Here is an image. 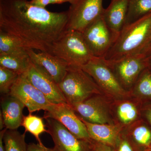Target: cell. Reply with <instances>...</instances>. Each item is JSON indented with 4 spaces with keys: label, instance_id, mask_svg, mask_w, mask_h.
Wrapping results in <instances>:
<instances>
[{
    "label": "cell",
    "instance_id": "obj_31",
    "mask_svg": "<svg viewBox=\"0 0 151 151\" xmlns=\"http://www.w3.org/2000/svg\"><path fill=\"white\" fill-rule=\"evenodd\" d=\"M119 151H133L132 147L127 141L123 140L119 145Z\"/></svg>",
    "mask_w": 151,
    "mask_h": 151
},
{
    "label": "cell",
    "instance_id": "obj_37",
    "mask_svg": "<svg viewBox=\"0 0 151 151\" xmlns=\"http://www.w3.org/2000/svg\"><path fill=\"white\" fill-rule=\"evenodd\" d=\"M146 151H151V147L149 149H148Z\"/></svg>",
    "mask_w": 151,
    "mask_h": 151
},
{
    "label": "cell",
    "instance_id": "obj_4",
    "mask_svg": "<svg viewBox=\"0 0 151 151\" xmlns=\"http://www.w3.org/2000/svg\"><path fill=\"white\" fill-rule=\"evenodd\" d=\"M58 86L66 102L70 105L99 94L101 90L92 77L81 68L70 66Z\"/></svg>",
    "mask_w": 151,
    "mask_h": 151
},
{
    "label": "cell",
    "instance_id": "obj_22",
    "mask_svg": "<svg viewBox=\"0 0 151 151\" xmlns=\"http://www.w3.org/2000/svg\"><path fill=\"white\" fill-rule=\"evenodd\" d=\"M25 133L22 134L17 130L7 129L4 137L6 151H28Z\"/></svg>",
    "mask_w": 151,
    "mask_h": 151
},
{
    "label": "cell",
    "instance_id": "obj_19",
    "mask_svg": "<svg viewBox=\"0 0 151 151\" xmlns=\"http://www.w3.org/2000/svg\"><path fill=\"white\" fill-rule=\"evenodd\" d=\"M0 55H27V49L14 37L0 31Z\"/></svg>",
    "mask_w": 151,
    "mask_h": 151
},
{
    "label": "cell",
    "instance_id": "obj_12",
    "mask_svg": "<svg viewBox=\"0 0 151 151\" xmlns=\"http://www.w3.org/2000/svg\"><path fill=\"white\" fill-rule=\"evenodd\" d=\"M23 74L52 104L67 103L58 84L42 68L32 60L27 71Z\"/></svg>",
    "mask_w": 151,
    "mask_h": 151
},
{
    "label": "cell",
    "instance_id": "obj_21",
    "mask_svg": "<svg viewBox=\"0 0 151 151\" xmlns=\"http://www.w3.org/2000/svg\"><path fill=\"white\" fill-rule=\"evenodd\" d=\"M29 113L27 116H24L21 126L25 129V132H29L34 136L39 144L43 145L40 139V135L42 133H48L45 129L46 125L44 123L43 119Z\"/></svg>",
    "mask_w": 151,
    "mask_h": 151
},
{
    "label": "cell",
    "instance_id": "obj_30",
    "mask_svg": "<svg viewBox=\"0 0 151 151\" xmlns=\"http://www.w3.org/2000/svg\"><path fill=\"white\" fill-rule=\"evenodd\" d=\"M94 150L95 151H113L111 146L97 142L94 145Z\"/></svg>",
    "mask_w": 151,
    "mask_h": 151
},
{
    "label": "cell",
    "instance_id": "obj_16",
    "mask_svg": "<svg viewBox=\"0 0 151 151\" xmlns=\"http://www.w3.org/2000/svg\"><path fill=\"white\" fill-rule=\"evenodd\" d=\"M1 105L5 128L8 130L17 129L22 125L24 116L23 111L25 105L10 93L2 95Z\"/></svg>",
    "mask_w": 151,
    "mask_h": 151
},
{
    "label": "cell",
    "instance_id": "obj_36",
    "mask_svg": "<svg viewBox=\"0 0 151 151\" xmlns=\"http://www.w3.org/2000/svg\"><path fill=\"white\" fill-rule=\"evenodd\" d=\"M151 41V34L150 35V37H149L148 41V42H147V45L149 43V42H150ZM144 48H145V47H144Z\"/></svg>",
    "mask_w": 151,
    "mask_h": 151
},
{
    "label": "cell",
    "instance_id": "obj_6",
    "mask_svg": "<svg viewBox=\"0 0 151 151\" xmlns=\"http://www.w3.org/2000/svg\"><path fill=\"white\" fill-rule=\"evenodd\" d=\"M80 68L92 77L101 90L113 97L126 96V90L103 58L94 57Z\"/></svg>",
    "mask_w": 151,
    "mask_h": 151
},
{
    "label": "cell",
    "instance_id": "obj_8",
    "mask_svg": "<svg viewBox=\"0 0 151 151\" xmlns=\"http://www.w3.org/2000/svg\"><path fill=\"white\" fill-rule=\"evenodd\" d=\"M105 60L123 86L130 87L135 84L141 73L147 68L145 58L141 53L115 60Z\"/></svg>",
    "mask_w": 151,
    "mask_h": 151
},
{
    "label": "cell",
    "instance_id": "obj_32",
    "mask_svg": "<svg viewBox=\"0 0 151 151\" xmlns=\"http://www.w3.org/2000/svg\"><path fill=\"white\" fill-rule=\"evenodd\" d=\"M7 129L5 128L0 132V151H6L4 141V137Z\"/></svg>",
    "mask_w": 151,
    "mask_h": 151
},
{
    "label": "cell",
    "instance_id": "obj_5",
    "mask_svg": "<svg viewBox=\"0 0 151 151\" xmlns=\"http://www.w3.org/2000/svg\"><path fill=\"white\" fill-rule=\"evenodd\" d=\"M103 0H75L70 4L68 14L67 30L82 33L103 15Z\"/></svg>",
    "mask_w": 151,
    "mask_h": 151
},
{
    "label": "cell",
    "instance_id": "obj_35",
    "mask_svg": "<svg viewBox=\"0 0 151 151\" xmlns=\"http://www.w3.org/2000/svg\"><path fill=\"white\" fill-rule=\"evenodd\" d=\"M5 127L4 123V118H3L2 114L1 111H0V130H2L4 129L3 128Z\"/></svg>",
    "mask_w": 151,
    "mask_h": 151
},
{
    "label": "cell",
    "instance_id": "obj_2",
    "mask_svg": "<svg viewBox=\"0 0 151 151\" xmlns=\"http://www.w3.org/2000/svg\"><path fill=\"white\" fill-rule=\"evenodd\" d=\"M151 34V13L125 25L103 58L113 60L141 53Z\"/></svg>",
    "mask_w": 151,
    "mask_h": 151
},
{
    "label": "cell",
    "instance_id": "obj_14",
    "mask_svg": "<svg viewBox=\"0 0 151 151\" xmlns=\"http://www.w3.org/2000/svg\"><path fill=\"white\" fill-rule=\"evenodd\" d=\"M27 53L32 62L43 69L58 84L63 80L69 67L61 58L47 52L36 53L34 50L27 49Z\"/></svg>",
    "mask_w": 151,
    "mask_h": 151
},
{
    "label": "cell",
    "instance_id": "obj_27",
    "mask_svg": "<svg viewBox=\"0 0 151 151\" xmlns=\"http://www.w3.org/2000/svg\"><path fill=\"white\" fill-rule=\"evenodd\" d=\"M144 55L147 65V68L151 71V41L141 52Z\"/></svg>",
    "mask_w": 151,
    "mask_h": 151
},
{
    "label": "cell",
    "instance_id": "obj_18",
    "mask_svg": "<svg viewBox=\"0 0 151 151\" xmlns=\"http://www.w3.org/2000/svg\"><path fill=\"white\" fill-rule=\"evenodd\" d=\"M31 61L29 55H0V66L12 70L19 75L27 71Z\"/></svg>",
    "mask_w": 151,
    "mask_h": 151
},
{
    "label": "cell",
    "instance_id": "obj_11",
    "mask_svg": "<svg viewBox=\"0 0 151 151\" xmlns=\"http://www.w3.org/2000/svg\"><path fill=\"white\" fill-rule=\"evenodd\" d=\"M48 133L58 151H91L89 141L78 139L58 121L45 119Z\"/></svg>",
    "mask_w": 151,
    "mask_h": 151
},
{
    "label": "cell",
    "instance_id": "obj_29",
    "mask_svg": "<svg viewBox=\"0 0 151 151\" xmlns=\"http://www.w3.org/2000/svg\"><path fill=\"white\" fill-rule=\"evenodd\" d=\"M29 2L33 5L42 8H45L47 6L51 4L50 0H31Z\"/></svg>",
    "mask_w": 151,
    "mask_h": 151
},
{
    "label": "cell",
    "instance_id": "obj_34",
    "mask_svg": "<svg viewBox=\"0 0 151 151\" xmlns=\"http://www.w3.org/2000/svg\"><path fill=\"white\" fill-rule=\"evenodd\" d=\"M75 0H50L51 4H61L65 2H68L70 4L73 3Z\"/></svg>",
    "mask_w": 151,
    "mask_h": 151
},
{
    "label": "cell",
    "instance_id": "obj_25",
    "mask_svg": "<svg viewBox=\"0 0 151 151\" xmlns=\"http://www.w3.org/2000/svg\"><path fill=\"white\" fill-rule=\"evenodd\" d=\"M133 138L137 144L145 151L151 147V130L145 125L138 127L134 130Z\"/></svg>",
    "mask_w": 151,
    "mask_h": 151
},
{
    "label": "cell",
    "instance_id": "obj_9",
    "mask_svg": "<svg viewBox=\"0 0 151 151\" xmlns=\"http://www.w3.org/2000/svg\"><path fill=\"white\" fill-rule=\"evenodd\" d=\"M10 94L20 100L30 113L40 110L45 111L52 104L23 74L19 76Z\"/></svg>",
    "mask_w": 151,
    "mask_h": 151
},
{
    "label": "cell",
    "instance_id": "obj_3",
    "mask_svg": "<svg viewBox=\"0 0 151 151\" xmlns=\"http://www.w3.org/2000/svg\"><path fill=\"white\" fill-rule=\"evenodd\" d=\"M67 63L69 66L81 67L94 57L82 33L67 30L53 43L49 52Z\"/></svg>",
    "mask_w": 151,
    "mask_h": 151
},
{
    "label": "cell",
    "instance_id": "obj_20",
    "mask_svg": "<svg viewBox=\"0 0 151 151\" xmlns=\"http://www.w3.org/2000/svg\"><path fill=\"white\" fill-rule=\"evenodd\" d=\"M151 13V0H129L125 24L137 21Z\"/></svg>",
    "mask_w": 151,
    "mask_h": 151
},
{
    "label": "cell",
    "instance_id": "obj_33",
    "mask_svg": "<svg viewBox=\"0 0 151 151\" xmlns=\"http://www.w3.org/2000/svg\"><path fill=\"white\" fill-rule=\"evenodd\" d=\"M145 116L151 126V105L147 106L145 111Z\"/></svg>",
    "mask_w": 151,
    "mask_h": 151
},
{
    "label": "cell",
    "instance_id": "obj_28",
    "mask_svg": "<svg viewBox=\"0 0 151 151\" xmlns=\"http://www.w3.org/2000/svg\"><path fill=\"white\" fill-rule=\"evenodd\" d=\"M28 151H58L55 148H49L46 147L44 145L30 143L27 145Z\"/></svg>",
    "mask_w": 151,
    "mask_h": 151
},
{
    "label": "cell",
    "instance_id": "obj_17",
    "mask_svg": "<svg viewBox=\"0 0 151 151\" xmlns=\"http://www.w3.org/2000/svg\"><path fill=\"white\" fill-rule=\"evenodd\" d=\"M86 125L91 139L114 147L119 140L120 128L111 124H93L81 119Z\"/></svg>",
    "mask_w": 151,
    "mask_h": 151
},
{
    "label": "cell",
    "instance_id": "obj_13",
    "mask_svg": "<svg viewBox=\"0 0 151 151\" xmlns=\"http://www.w3.org/2000/svg\"><path fill=\"white\" fill-rule=\"evenodd\" d=\"M81 119L97 124H107L109 122L108 107L102 97L93 96L83 102L70 105Z\"/></svg>",
    "mask_w": 151,
    "mask_h": 151
},
{
    "label": "cell",
    "instance_id": "obj_10",
    "mask_svg": "<svg viewBox=\"0 0 151 151\" xmlns=\"http://www.w3.org/2000/svg\"><path fill=\"white\" fill-rule=\"evenodd\" d=\"M82 34L92 54L97 57L104 58L114 42L103 15L86 28Z\"/></svg>",
    "mask_w": 151,
    "mask_h": 151
},
{
    "label": "cell",
    "instance_id": "obj_7",
    "mask_svg": "<svg viewBox=\"0 0 151 151\" xmlns=\"http://www.w3.org/2000/svg\"><path fill=\"white\" fill-rule=\"evenodd\" d=\"M43 118L58 121L78 139L91 142L86 125L67 103L52 104L45 111Z\"/></svg>",
    "mask_w": 151,
    "mask_h": 151
},
{
    "label": "cell",
    "instance_id": "obj_26",
    "mask_svg": "<svg viewBox=\"0 0 151 151\" xmlns=\"http://www.w3.org/2000/svg\"><path fill=\"white\" fill-rule=\"evenodd\" d=\"M118 115L122 123L129 124L137 118L138 111L134 104L126 102L122 103L118 107Z\"/></svg>",
    "mask_w": 151,
    "mask_h": 151
},
{
    "label": "cell",
    "instance_id": "obj_38",
    "mask_svg": "<svg viewBox=\"0 0 151 151\" xmlns=\"http://www.w3.org/2000/svg\"><path fill=\"white\" fill-rule=\"evenodd\" d=\"M94 151V150H93V151Z\"/></svg>",
    "mask_w": 151,
    "mask_h": 151
},
{
    "label": "cell",
    "instance_id": "obj_24",
    "mask_svg": "<svg viewBox=\"0 0 151 151\" xmlns=\"http://www.w3.org/2000/svg\"><path fill=\"white\" fill-rule=\"evenodd\" d=\"M19 75L8 68L0 66V92L2 95L9 94Z\"/></svg>",
    "mask_w": 151,
    "mask_h": 151
},
{
    "label": "cell",
    "instance_id": "obj_15",
    "mask_svg": "<svg viewBox=\"0 0 151 151\" xmlns=\"http://www.w3.org/2000/svg\"><path fill=\"white\" fill-rule=\"evenodd\" d=\"M129 3V0H111L110 5L103 12V18L111 31L114 42L125 24Z\"/></svg>",
    "mask_w": 151,
    "mask_h": 151
},
{
    "label": "cell",
    "instance_id": "obj_23",
    "mask_svg": "<svg viewBox=\"0 0 151 151\" xmlns=\"http://www.w3.org/2000/svg\"><path fill=\"white\" fill-rule=\"evenodd\" d=\"M135 84L137 94L144 99L151 100V71L148 68L143 70Z\"/></svg>",
    "mask_w": 151,
    "mask_h": 151
},
{
    "label": "cell",
    "instance_id": "obj_1",
    "mask_svg": "<svg viewBox=\"0 0 151 151\" xmlns=\"http://www.w3.org/2000/svg\"><path fill=\"white\" fill-rule=\"evenodd\" d=\"M68 12H54L28 0H0V31L14 37L27 49L49 53L67 31Z\"/></svg>",
    "mask_w": 151,
    "mask_h": 151
}]
</instances>
